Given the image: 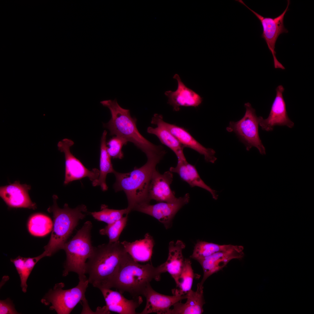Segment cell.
<instances>
[{"label":"cell","mask_w":314,"mask_h":314,"mask_svg":"<svg viewBox=\"0 0 314 314\" xmlns=\"http://www.w3.org/2000/svg\"><path fill=\"white\" fill-rule=\"evenodd\" d=\"M126 252L119 241L94 247L86 262L89 283L99 289L112 288L122 258Z\"/></svg>","instance_id":"cell-1"},{"label":"cell","mask_w":314,"mask_h":314,"mask_svg":"<svg viewBox=\"0 0 314 314\" xmlns=\"http://www.w3.org/2000/svg\"><path fill=\"white\" fill-rule=\"evenodd\" d=\"M100 103L110 112V119L103 124L109 131L110 135L122 136L133 143L145 153L147 158L165 151L162 145L153 144L140 133L137 127L136 118L132 117L130 110L122 107L116 99L104 100Z\"/></svg>","instance_id":"cell-2"},{"label":"cell","mask_w":314,"mask_h":314,"mask_svg":"<svg viewBox=\"0 0 314 314\" xmlns=\"http://www.w3.org/2000/svg\"><path fill=\"white\" fill-rule=\"evenodd\" d=\"M163 159L160 157L148 158L145 164L139 168L134 167L130 172L122 173L115 170L113 172L116 178L113 186L115 192L123 191L127 199L126 215L137 207L149 204V184L157 165Z\"/></svg>","instance_id":"cell-3"},{"label":"cell","mask_w":314,"mask_h":314,"mask_svg":"<svg viewBox=\"0 0 314 314\" xmlns=\"http://www.w3.org/2000/svg\"><path fill=\"white\" fill-rule=\"evenodd\" d=\"M162 264L157 267L152 264H139L127 252L124 256L112 288L118 289L122 294L129 292L133 298L143 296L147 286L152 280H160L165 273Z\"/></svg>","instance_id":"cell-4"},{"label":"cell","mask_w":314,"mask_h":314,"mask_svg":"<svg viewBox=\"0 0 314 314\" xmlns=\"http://www.w3.org/2000/svg\"><path fill=\"white\" fill-rule=\"evenodd\" d=\"M53 198V204L47 210L53 215V227L49 240L42 254L44 257L51 256L63 249L79 221L84 219L88 213L86 206L83 204L72 208L65 203L63 208H60L57 204V196L54 195Z\"/></svg>","instance_id":"cell-5"},{"label":"cell","mask_w":314,"mask_h":314,"mask_svg":"<svg viewBox=\"0 0 314 314\" xmlns=\"http://www.w3.org/2000/svg\"><path fill=\"white\" fill-rule=\"evenodd\" d=\"M92 224L85 222L75 235L64 245L66 260L64 264L63 276L70 272L77 273L79 276L85 274L86 261L92 255L94 249L91 241V231Z\"/></svg>","instance_id":"cell-6"},{"label":"cell","mask_w":314,"mask_h":314,"mask_svg":"<svg viewBox=\"0 0 314 314\" xmlns=\"http://www.w3.org/2000/svg\"><path fill=\"white\" fill-rule=\"evenodd\" d=\"M79 281L76 286L68 289H63L64 284H56L41 300L42 302L48 305L51 304V310L58 314H69L81 301L83 305L88 304L85 292L89 283L85 275L79 276Z\"/></svg>","instance_id":"cell-7"},{"label":"cell","mask_w":314,"mask_h":314,"mask_svg":"<svg viewBox=\"0 0 314 314\" xmlns=\"http://www.w3.org/2000/svg\"><path fill=\"white\" fill-rule=\"evenodd\" d=\"M245 106L246 111L243 117L238 121H230L226 130L236 135L245 145L247 150L255 147L261 154L265 155V148L259 135L258 117L250 103L245 104Z\"/></svg>","instance_id":"cell-8"},{"label":"cell","mask_w":314,"mask_h":314,"mask_svg":"<svg viewBox=\"0 0 314 314\" xmlns=\"http://www.w3.org/2000/svg\"><path fill=\"white\" fill-rule=\"evenodd\" d=\"M74 144V142L68 138L63 139L57 144L58 149L64 153L65 155V171L64 184L67 185L73 181L87 177L92 182V185L96 186L99 175V170L96 168L89 170L85 167L71 153L70 148Z\"/></svg>","instance_id":"cell-9"},{"label":"cell","mask_w":314,"mask_h":314,"mask_svg":"<svg viewBox=\"0 0 314 314\" xmlns=\"http://www.w3.org/2000/svg\"><path fill=\"white\" fill-rule=\"evenodd\" d=\"M244 5L252 12L260 21L263 28V32L261 37L266 42L268 48L272 55L275 68L285 69L284 67L277 59L275 50L276 40L279 35L283 33H287L288 30L285 28L283 24L284 16L289 10L290 1L288 0L287 7L284 11L280 15L274 18L265 17L248 7L242 0H236Z\"/></svg>","instance_id":"cell-10"},{"label":"cell","mask_w":314,"mask_h":314,"mask_svg":"<svg viewBox=\"0 0 314 314\" xmlns=\"http://www.w3.org/2000/svg\"><path fill=\"white\" fill-rule=\"evenodd\" d=\"M190 196L188 193L178 198L172 202H159L154 205L146 204L136 207L138 211L153 217L162 223L167 229L172 226V220L178 211L188 203Z\"/></svg>","instance_id":"cell-11"},{"label":"cell","mask_w":314,"mask_h":314,"mask_svg":"<svg viewBox=\"0 0 314 314\" xmlns=\"http://www.w3.org/2000/svg\"><path fill=\"white\" fill-rule=\"evenodd\" d=\"M276 94L272 104L268 117L264 119L262 117H258L259 125L264 131H273L277 126H286L292 128L294 123L289 117L286 109L283 93L284 88L282 85H279L276 89Z\"/></svg>","instance_id":"cell-12"},{"label":"cell","mask_w":314,"mask_h":314,"mask_svg":"<svg viewBox=\"0 0 314 314\" xmlns=\"http://www.w3.org/2000/svg\"><path fill=\"white\" fill-rule=\"evenodd\" d=\"M243 249L241 245H233L227 250L217 252L198 261L204 272L200 283L203 285L209 276L221 270L232 259H242L244 255Z\"/></svg>","instance_id":"cell-13"},{"label":"cell","mask_w":314,"mask_h":314,"mask_svg":"<svg viewBox=\"0 0 314 314\" xmlns=\"http://www.w3.org/2000/svg\"><path fill=\"white\" fill-rule=\"evenodd\" d=\"M173 179L172 173L169 170L160 173L156 169L149 184L148 194L149 199L159 202H172L178 199L172 190L171 185Z\"/></svg>","instance_id":"cell-14"},{"label":"cell","mask_w":314,"mask_h":314,"mask_svg":"<svg viewBox=\"0 0 314 314\" xmlns=\"http://www.w3.org/2000/svg\"><path fill=\"white\" fill-rule=\"evenodd\" d=\"M146 303L143 311L139 314H168L170 307L176 303L186 299V294L181 296H169L159 293L154 290L149 284L143 295Z\"/></svg>","instance_id":"cell-15"},{"label":"cell","mask_w":314,"mask_h":314,"mask_svg":"<svg viewBox=\"0 0 314 314\" xmlns=\"http://www.w3.org/2000/svg\"><path fill=\"white\" fill-rule=\"evenodd\" d=\"M173 78L177 81V89L174 91H167L165 94L168 98V104L173 107L174 111H179L181 107H197L201 104L202 98L187 87L178 74H175Z\"/></svg>","instance_id":"cell-16"},{"label":"cell","mask_w":314,"mask_h":314,"mask_svg":"<svg viewBox=\"0 0 314 314\" xmlns=\"http://www.w3.org/2000/svg\"><path fill=\"white\" fill-rule=\"evenodd\" d=\"M99 290L105 299L106 305L104 307L107 313L111 311L120 314H138L135 310L142 302L141 296L129 300L119 292L109 288Z\"/></svg>","instance_id":"cell-17"},{"label":"cell","mask_w":314,"mask_h":314,"mask_svg":"<svg viewBox=\"0 0 314 314\" xmlns=\"http://www.w3.org/2000/svg\"><path fill=\"white\" fill-rule=\"evenodd\" d=\"M165 123L162 115L154 114L151 119V124L156 125V127H148L147 132L156 136L162 144L174 152L178 160L186 159L183 151L184 147L169 131Z\"/></svg>","instance_id":"cell-18"},{"label":"cell","mask_w":314,"mask_h":314,"mask_svg":"<svg viewBox=\"0 0 314 314\" xmlns=\"http://www.w3.org/2000/svg\"><path fill=\"white\" fill-rule=\"evenodd\" d=\"M30 189L29 185L21 184L16 181L13 183L1 187L0 195L10 207L35 209L36 205L31 201L28 193Z\"/></svg>","instance_id":"cell-19"},{"label":"cell","mask_w":314,"mask_h":314,"mask_svg":"<svg viewBox=\"0 0 314 314\" xmlns=\"http://www.w3.org/2000/svg\"><path fill=\"white\" fill-rule=\"evenodd\" d=\"M165 123L169 131L184 148H189L203 155L205 160L207 162L212 163H215L217 158L215 155V152L213 149L207 148L203 146L191 135L188 130L184 127L166 122Z\"/></svg>","instance_id":"cell-20"},{"label":"cell","mask_w":314,"mask_h":314,"mask_svg":"<svg viewBox=\"0 0 314 314\" xmlns=\"http://www.w3.org/2000/svg\"><path fill=\"white\" fill-rule=\"evenodd\" d=\"M169 171L177 174L182 180L191 187L202 188L209 192L214 199H217L216 191L206 184L200 177L195 166L188 163L186 159L178 160L176 165L170 167Z\"/></svg>","instance_id":"cell-21"},{"label":"cell","mask_w":314,"mask_h":314,"mask_svg":"<svg viewBox=\"0 0 314 314\" xmlns=\"http://www.w3.org/2000/svg\"><path fill=\"white\" fill-rule=\"evenodd\" d=\"M203 286L200 283L197 285L196 291L190 290L187 294V301L184 303L181 301L175 303L173 308L170 309L168 314H201L204 311L205 304L204 297Z\"/></svg>","instance_id":"cell-22"},{"label":"cell","mask_w":314,"mask_h":314,"mask_svg":"<svg viewBox=\"0 0 314 314\" xmlns=\"http://www.w3.org/2000/svg\"><path fill=\"white\" fill-rule=\"evenodd\" d=\"M121 243L126 252L135 261L146 262L151 259L154 241L149 233H146L143 239L132 242L124 241Z\"/></svg>","instance_id":"cell-23"},{"label":"cell","mask_w":314,"mask_h":314,"mask_svg":"<svg viewBox=\"0 0 314 314\" xmlns=\"http://www.w3.org/2000/svg\"><path fill=\"white\" fill-rule=\"evenodd\" d=\"M185 247L181 240L170 241L169 245L168 256L167 261L163 263L165 272H167L176 283L182 270L184 262L182 251Z\"/></svg>","instance_id":"cell-24"},{"label":"cell","mask_w":314,"mask_h":314,"mask_svg":"<svg viewBox=\"0 0 314 314\" xmlns=\"http://www.w3.org/2000/svg\"><path fill=\"white\" fill-rule=\"evenodd\" d=\"M107 132L104 131L101 138L100 153L99 162L100 174L96 186H100L103 191L107 190L108 187L106 183V179L108 174L113 173V169L111 161V158L107 150L106 138Z\"/></svg>","instance_id":"cell-25"},{"label":"cell","mask_w":314,"mask_h":314,"mask_svg":"<svg viewBox=\"0 0 314 314\" xmlns=\"http://www.w3.org/2000/svg\"><path fill=\"white\" fill-rule=\"evenodd\" d=\"M195 276L191 261L189 258L185 259L182 270L176 283V287L172 290L173 295L181 296L186 294L192 290Z\"/></svg>","instance_id":"cell-26"},{"label":"cell","mask_w":314,"mask_h":314,"mask_svg":"<svg viewBox=\"0 0 314 314\" xmlns=\"http://www.w3.org/2000/svg\"><path fill=\"white\" fill-rule=\"evenodd\" d=\"M44 257L42 254L33 258H24L19 256L13 262L18 274L21 281V286L23 292L27 291V279L35 265L41 259Z\"/></svg>","instance_id":"cell-27"},{"label":"cell","mask_w":314,"mask_h":314,"mask_svg":"<svg viewBox=\"0 0 314 314\" xmlns=\"http://www.w3.org/2000/svg\"><path fill=\"white\" fill-rule=\"evenodd\" d=\"M53 224L51 218L43 214H37L32 216L28 224L30 233L32 235L42 237L52 231Z\"/></svg>","instance_id":"cell-28"},{"label":"cell","mask_w":314,"mask_h":314,"mask_svg":"<svg viewBox=\"0 0 314 314\" xmlns=\"http://www.w3.org/2000/svg\"><path fill=\"white\" fill-rule=\"evenodd\" d=\"M233 245H220L198 240L195 244L193 253L190 258L198 261L217 252L227 250L231 247Z\"/></svg>","instance_id":"cell-29"},{"label":"cell","mask_w":314,"mask_h":314,"mask_svg":"<svg viewBox=\"0 0 314 314\" xmlns=\"http://www.w3.org/2000/svg\"><path fill=\"white\" fill-rule=\"evenodd\" d=\"M97 220L103 222L107 224L112 223L122 218L124 214H127L126 208L117 210L110 209L105 204L102 205L99 211L90 212Z\"/></svg>","instance_id":"cell-30"},{"label":"cell","mask_w":314,"mask_h":314,"mask_svg":"<svg viewBox=\"0 0 314 314\" xmlns=\"http://www.w3.org/2000/svg\"><path fill=\"white\" fill-rule=\"evenodd\" d=\"M127 220L128 215H126L112 223L107 224L99 230V233L107 236L109 238V242H117L119 241L121 233L126 226Z\"/></svg>","instance_id":"cell-31"},{"label":"cell","mask_w":314,"mask_h":314,"mask_svg":"<svg viewBox=\"0 0 314 314\" xmlns=\"http://www.w3.org/2000/svg\"><path fill=\"white\" fill-rule=\"evenodd\" d=\"M128 142L124 138L117 135L113 137L106 142L107 151L111 158L120 159L123 158L124 154L122 148Z\"/></svg>","instance_id":"cell-32"},{"label":"cell","mask_w":314,"mask_h":314,"mask_svg":"<svg viewBox=\"0 0 314 314\" xmlns=\"http://www.w3.org/2000/svg\"><path fill=\"white\" fill-rule=\"evenodd\" d=\"M18 313L15 310L12 301L9 299L0 300V314H16Z\"/></svg>","instance_id":"cell-33"}]
</instances>
